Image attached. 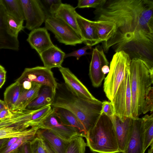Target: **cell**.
I'll return each instance as SVG.
<instances>
[{
    "instance_id": "6da1fadb",
    "label": "cell",
    "mask_w": 153,
    "mask_h": 153,
    "mask_svg": "<svg viewBox=\"0 0 153 153\" xmlns=\"http://www.w3.org/2000/svg\"><path fill=\"white\" fill-rule=\"evenodd\" d=\"M94 13L96 21L115 25L114 33L102 42L104 52L123 51L153 68V0H106Z\"/></svg>"
},
{
    "instance_id": "7a4b0ae2",
    "label": "cell",
    "mask_w": 153,
    "mask_h": 153,
    "mask_svg": "<svg viewBox=\"0 0 153 153\" xmlns=\"http://www.w3.org/2000/svg\"><path fill=\"white\" fill-rule=\"evenodd\" d=\"M102 102L78 97L71 92L65 84L57 83L52 108H62L74 114L83 125L87 134L100 115Z\"/></svg>"
},
{
    "instance_id": "3957f363",
    "label": "cell",
    "mask_w": 153,
    "mask_h": 153,
    "mask_svg": "<svg viewBox=\"0 0 153 153\" xmlns=\"http://www.w3.org/2000/svg\"><path fill=\"white\" fill-rule=\"evenodd\" d=\"M129 72L132 118L136 119L142 113L145 96L153 83V68L149 69L142 60L133 58Z\"/></svg>"
},
{
    "instance_id": "277c9868",
    "label": "cell",
    "mask_w": 153,
    "mask_h": 153,
    "mask_svg": "<svg viewBox=\"0 0 153 153\" xmlns=\"http://www.w3.org/2000/svg\"><path fill=\"white\" fill-rule=\"evenodd\" d=\"M85 137L86 146L94 153L120 152L113 123L105 114H100Z\"/></svg>"
},
{
    "instance_id": "5b68a950",
    "label": "cell",
    "mask_w": 153,
    "mask_h": 153,
    "mask_svg": "<svg viewBox=\"0 0 153 153\" xmlns=\"http://www.w3.org/2000/svg\"><path fill=\"white\" fill-rule=\"evenodd\" d=\"M131 59L127 53L122 51L116 52L110 62L109 71L105 79L103 89L111 102L125 76L130 68Z\"/></svg>"
},
{
    "instance_id": "8992f818",
    "label": "cell",
    "mask_w": 153,
    "mask_h": 153,
    "mask_svg": "<svg viewBox=\"0 0 153 153\" xmlns=\"http://www.w3.org/2000/svg\"><path fill=\"white\" fill-rule=\"evenodd\" d=\"M111 102L114 107L115 115L121 120L124 121L128 118H132L129 69L126 72L123 80Z\"/></svg>"
},
{
    "instance_id": "52a82bcc",
    "label": "cell",
    "mask_w": 153,
    "mask_h": 153,
    "mask_svg": "<svg viewBox=\"0 0 153 153\" xmlns=\"http://www.w3.org/2000/svg\"><path fill=\"white\" fill-rule=\"evenodd\" d=\"M45 23V28L54 35L59 42L73 46L83 43L81 36L74 29L54 16H48Z\"/></svg>"
},
{
    "instance_id": "ba28073f",
    "label": "cell",
    "mask_w": 153,
    "mask_h": 153,
    "mask_svg": "<svg viewBox=\"0 0 153 153\" xmlns=\"http://www.w3.org/2000/svg\"><path fill=\"white\" fill-rule=\"evenodd\" d=\"M19 0L26 21L25 27L31 31L39 27L48 16L41 0Z\"/></svg>"
},
{
    "instance_id": "9c48e42d",
    "label": "cell",
    "mask_w": 153,
    "mask_h": 153,
    "mask_svg": "<svg viewBox=\"0 0 153 153\" xmlns=\"http://www.w3.org/2000/svg\"><path fill=\"white\" fill-rule=\"evenodd\" d=\"M53 109L51 114L38 125L39 128L48 129L68 142L78 136L82 137L77 129L63 122Z\"/></svg>"
},
{
    "instance_id": "30bf717a",
    "label": "cell",
    "mask_w": 153,
    "mask_h": 153,
    "mask_svg": "<svg viewBox=\"0 0 153 153\" xmlns=\"http://www.w3.org/2000/svg\"><path fill=\"white\" fill-rule=\"evenodd\" d=\"M25 81L48 87L54 91H56L57 85L51 69L44 66L25 68L16 80L20 84Z\"/></svg>"
},
{
    "instance_id": "8fae6325",
    "label": "cell",
    "mask_w": 153,
    "mask_h": 153,
    "mask_svg": "<svg viewBox=\"0 0 153 153\" xmlns=\"http://www.w3.org/2000/svg\"><path fill=\"white\" fill-rule=\"evenodd\" d=\"M91 55L89 75L93 85L98 87L101 85L105 77L102 68L105 65H108L109 62L102 48L100 45L93 49Z\"/></svg>"
},
{
    "instance_id": "7c38bea8",
    "label": "cell",
    "mask_w": 153,
    "mask_h": 153,
    "mask_svg": "<svg viewBox=\"0 0 153 153\" xmlns=\"http://www.w3.org/2000/svg\"><path fill=\"white\" fill-rule=\"evenodd\" d=\"M144 122L142 118L133 119L131 130L123 153H144Z\"/></svg>"
},
{
    "instance_id": "4fadbf2b",
    "label": "cell",
    "mask_w": 153,
    "mask_h": 153,
    "mask_svg": "<svg viewBox=\"0 0 153 153\" xmlns=\"http://www.w3.org/2000/svg\"><path fill=\"white\" fill-rule=\"evenodd\" d=\"M58 68L64 79V84L71 92L83 98L93 100H98L68 68L62 66Z\"/></svg>"
},
{
    "instance_id": "5bb4252c",
    "label": "cell",
    "mask_w": 153,
    "mask_h": 153,
    "mask_svg": "<svg viewBox=\"0 0 153 153\" xmlns=\"http://www.w3.org/2000/svg\"><path fill=\"white\" fill-rule=\"evenodd\" d=\"M19 48L18 38L14 36L8 27L7 13L0 0V49L17 51Z\"/></svg>"
},
{
    "instance_id": "9a60e30c",
    "label": "cell",
    "mask_w": 153,
    "mask_h": 153,
    "mask_svg": "<svg viewBox=\"0 0 153 153\" xmlns=\"http://www.w3.org/2000/svg\"><path fill=\"white\" fill-rule=\"evenodd\" d=\"M110 118L114 127L120 152L123 153L130 137L133 119L128 118L122 121L115 115Z\"/></svg>"
},
{
    "instance_id": "2e32d148",
    "label": "cell",
    "mask_w": 153,
    "mask_h": 153,
    "mask_svg": "<svg viewBox=\"0 0 153 153\" xmlns=\"http://www.w3.org/2000/svg\"><path fill=\"white\" fill-rule=\"evenodd\" d=\"M27 41L39 54L54 45L45 27H39L31 30Z\"/></svg>"
},
{
    "instance_id": "e0dca14e",
    "label": "cell",
    "mask_w": 153,
    "mask_h": 153,
    "mask_svg": "<svg viewBox=\"0 0 153 153\" xmlns=\"http://www.w3.org/2000/svg\"><path fill=\"white\" fill-rule=\"evenodd\" d=\"M76 17L83 42L91 47L101 42L96 34L94 21L84 17L77 12Z\"/></svg>"
},
{
    "instance_id": "ac0fdd59",
    "label": "cell",
    "mask_w": 153,
    "mask_h": 153,
    "mask_svg": "<svg viewBox=\"0 0 153 153\" xmlns=\"http://www.w3.org/2000/svg\"><path fill=\"white\" fill-rule=\"evenodd\" d=\"M38 126L31 127L29 123L17 124L0 128V139L36 135Z\"/></svg>"
},
{
    "instance_id": "d6986e66",
    "label": "cell",
    "mask_w": 153,
    "mask_h": 153,
    "mask_svg": "<svg viewBox=\"0 0 153 153\" xmlns=\"http://www.w3.org/2000/svg\"><path fill=\"white\" fill-rule=\"evenodd\" d=\"M44 67L51 69L62 66L65 54L56 46L54 45L39 54Z\"/></svg>"
},
{
    "instance_id": "ffe728a7",
    "label": "cell",
    "mask_w": 153,
    "mask_h": 153,
    "mask_svg": "<svg viewBox=\"0 0 153 153\" xmlns=\"http://www.w3.org/2000/svg\"><path fill=\"white\" fill-rule=\"evenodd\" d=\"M36 136L45 140L55 153H65L69 142L48 129L39 128Z\"/></svg>"
},
{
    "instance_id": "44dd1931",
    "label": "cell",
    "mask_w": 153,
    "mask_h": 153,
    "mask_svg": "<svg viewBox=\"0 0 153 153\" xmlns=\"http://www.w3.org/2000/svg\"><path fill=\"white\" fill-rule=\"evenodd\" d=\"M75 9L76 8L70 4L62 3L54 16L70 26L81 36L76 19V12Z\"/></svg>"
},
{
    "instance_id": "7402d4cb",
    "label": "cell",
    "mask_w": 153,
    "mask_h": 153,
    "mask_svg": "<svg viewBox=\"0 0 153 153\" xmlns=\"http://www.w3.org/2000/svg\"><path fill=\"white\" fill-rule=\"evenodd\" d=\"M56 91L48 87L42 86L38 97L27 106L25 109L33 111L51 105L55 99Z\"/></svg>"
},
{
    "instance_id": "603a6c76",
    "label": "cell",
    "mask_w": 153,
    "mask_h": 153,
    "mask_svg": "<svg viewBox=\"0 0 153 153\" xmlns=\"http://www.w3.org/2000/svg\"><path fill=\"white\" fill-rule=\"evenodd\" d=\"M32 86L29 89H24L12 111H23L38 96L42 85L38 84L31 82Z\"/></svg>"
},
{
    "instance_id": "cb8c5ba5",
    "label": "cell",
    "mask_w": 153,
    "mask_h": 153,
    "mask_svg": "<svg viewBox=\"0 0 153 153\" xmlns=\"http://www.w3.org/2000/svg\"><path fill=\"white\" fill-rule=\"evenodd\" d=\"M55 112L61 119L67 125L77 129L85 137L86 132L80 121L77 117L69 110L62 108H53Z\"/></svg>"
},
{
    "instance_id": "d4e9b609",
    "label": "cell",
    "mask_w": 153,
    "mask_h": 153,
    "mask_svg": "<svg viewBox=\"0 0 153 153\" xmlns=\"http://www.w3.org/2000/svg\"><path fill=\"white\" fill-rule=\"evenodd\" d=\"M35 110L25 109L23 111H13L10 117L0 121V128L17 124L30 123L31 115Z\"/></svg>"
},
{
    "instance_id": "484cf974",
    "label": "cell",
    "mask_w": 153,
    "mask_h": 153,
    "mask_svg": "<svg viewBox=\"0 0 153 153\" xmlns=\"http://www.w3.org/2000/svg\"><path fill=\"white\" fill-rule=\"evenodd\" d=\"M24 89L22 85L16 81L6 88L4 93V101L10 110L12 111Z\"/></svg>"
},
{
    "instance_id": "4316f807",
    "label": "cell",
    "mask_w": 153,
    "mask_h": 153,
    "mask_svg": "<svg viewBox=\"0 0 153 153\" xmlns=\"http://www.w3.org/2000/svg\"><path fill=\"white\" fill-rule=\"evenodd\" d=\"M96 33L99 40L102 42L105 41L114 33L115 25L113 22L106 21H94Z\"/></svg>"
},
{
    "instance_id": "83f0119b",
    "label": "cell",
    "mask_w": 153,
    "mask_h": 153,
    "mask_svg": "<svg viewBox=\"0 0 153 153\" xmlns=\"http://www.w3.org/2000/svg\"><path fill=\"white\" fill-rule=\"evenodd\" d=\"M6 13L16 19L24 21V18L19 0H1Z\"/></svg>"
},
{
    "instance_id": "f1b7e54d",
    "label": "cell",
    "mask_w": 153,
    "mask_h": 153,
    "mask_svg": "<svg viewBox=\"0 0 153 153\" xmlns=\"http://www.w3.org/2000/svg\"><path fill=\"white\" fill-rule=\"evenodd\" d=\"M144 122V150L145 151L153 142V114H146L142 118Z\"/></svg>"
},
{
    "instance_id": "f546056e",
    "label": "cell",
    "mask_w": 153,
    "mask_h": 153,
    "mask_svg": "<svg viewBox=\"0 0 153 153\" xmlns=\"http://www.w3.org/2000/svg\"><path fill=\"white\" fill-rule=\"evenodd\" d=\"M53 110L51 105H49L35 110L31 117V127L38 126L51 114Z\"/></svg>"
},
{
    "instance_id": "4dcf8cb0",
    "label": "cell",
    "mask_w": 153,
    "mask_h": 153,
    "mask_svg": "<svg viewBox=\"0 0 153 153\" xmlns=\"http://www.w3.org/2000/svg\"><path fill=\"white\" fill-rule=\"evenodd\" d=\"M86 146L83 137L78 136L69 142L65 153H85Z\"/></svg>"
},
{
    "instance_id": "1f68e13d",
    "label": "cell",
    "mask_w": 153,
    "mask_h": 153,
    "mask_svg": "<svg viewBox=\"0 0 153 153\" xmlns=\"http://www.w3.org/2000/svg\"><path fill=\"white\" fill-rule=\"evenodd\" d=\"M33 153H55L48 144L36 136L31 140Z\"/></svg>"
},
{
    "instance_id": "d6a6232c",
    "label": "cell",
    "mask_w": 153,
    "mask_h": 153,
    "mask_svg": "<svg viewBox=\"0 0 153 153\" xmlns=\"http://www.w3.org/2000/svg\"><path fill=\"white\" fill-rule=\"evenodd\" d=\"M23 22L7 13V25L10 31L14 36L18 38L19 33L24 29Z\"/></svg>"
},
{
    "instance_id": "836d02e7",
    "label": "cell",
    "mask_w": 153,
    "mask_h": 153,
    "mask_svg": "<svg viewBox=\"0 0 153 153\" xmlns=\"http://www.w3.org/2000/svg\"><path fill=\"white\" fill-rule=\"evenodd\" d=\"M41 1L48 16H54L56 11L62 3L60 0H43Z\"/></svg>"
},
{
    "instance_id": "e575fe53",
    "label": "cell",
    "mask_w": 153,
    "mask_h": 153,
    "mask_svg": "<svg viewBox=\"0 0 153 153\" xmlns=\"http://www.w3.org/2000/svg\"><path fill=\"white\" fill-rule=\"evenodd\" d=\"M36 137V135H30L20 137L9 148L1 153H18V149L22 143L32 140Z\"/></svg>"
},
{
    "instance_id": "d590c367",
    "label": "cell",
    "mask_w": 153,
    "mask_h": 153,
    "mask_svg": "<svg viewBox=\"0 0 153 153\" xmlns=\"http://www.w3.org/2000/svg\"><path fill=\"white\" fill-rule=\"evenodd\" d=\"M106 0H79L76 7L78 8H93L96 9L103 5Z\"/></svg>"
},
{
    "instance_id": "8d00e7d4",
    "label": "cell",
    "mask_w": 153,
    "mask_h": 153,
    "mask_svg": "<svg viewBox=\"0 0 153 153\" xmlns=\"http://www.w3.org/2000/svg\"><path fill=\"white\" fill-rule=\"evenodd\" d=\"M153 111V88L151 86L149 88L145 96L142 113L145 114Z\"/></svg>"
},
{
    "instance_id": "74e56055",
    "label": "cell",
    "mask_w": 153,
    "mask_h": 153,
    "mask_svg": "<svg viewBox=\"0 0 153 153\" xmlns=\"http://www.w3.org/2000/svg\"><path fill=\"white\" fill-rule=\"evenodd\" d=\"M106 115L109 118L115 115L114 107L111 102L106 100L102 102L101 110L100 114Z\"/></svg>"
},
{
    "instance_id": "f35d334b",
    "label": "cell",
    "mask_w": 153,
    "mask_h": 153,
    "mask_svg": "<svg viewBox=\"0 0 153 153\" xmlns=\"http://www.w3.org/2000/svg\"><path fill=\"white\" fill-rule=\"evenodd\" d=\"M91 48V46L86 45L82 48L74 51L70 53L65 54V58L70 56H74L76 57L77 60H78L82 56L90 54V53L87 52L86 51L88 49H90Z\"/></svg>"
},
{
    "instance_id": "ab89813d",
    "label": "cell",
    "mask_w": 153,
    "mask_h": 153,
    "mask_svg": "<svg viewBox=\"0 0 153 153\" xmlns=\"http://www.w3.org/2000/svg\"><path fill=\"white\" fill-rule=\"evenodd\" d=\"M18 153H33L31 140H28L22 143L18 148Z\"/></svg>"
},
{
    "instance_id": "60d3db41",
    "label": "cell",
    "mask_w": 153,
    "mask_h": 153,
    "mask_svg": "<svg viewBox=\"0 0 153 153\" xmlns=\"http://www.w3.org/2000/svg\"><path fill=\"white\" fill-rule=\"evenodd\" d=\"M13 113V111L6 106L0 111V121L11 117Z\"/></svg>"
},
{
    "instance_id": "b9f144b4",
    "label": "cell",
    "mask_w": 153,
    "mask_h": 153,
    "mask_svg": "<svg viewBox=\"0 0 153 153\" xmlns=\"http://www.w3.org/2000/svg\"><path fill=\"white\" fill-rule=\"evenodd\" d=\"M19 137H14L10 138L0 149V153H1L7 149L13 144Z\"/></svg>"
},
{
    "instance_id": "7bdbcfd3",
    "label": "cell",
    "mask_w": 153,
    "mask_h": 153,
    "mask_svg": "<svg viewBox=\"0 0 153 153\" xmlns=\"http://www.w3.org/2000/svg\"><path fill=\"white\" fill-rule=\"evenodd\" d=\"M109 71V68L108 65H105L103 66L102 68V73L105 75L108 73Z\"/></svg>"
},
{
    "instance_id": "ee69618b",
    "label": "cell",
    "mask_w": 153,
    "mask_h": 153,
    "mask_svg": "<svg viewBox=\"0 0 153 153\" xmlns=\"http://www.w3.org/2000/svg\"><path fill=\"white\" fill-rule=\"evenodd\" d=\"M6 73L5 69L0 70V79L5 78Z\"/></svg>"
},
{
    "instance_id": "f6af8a7d",
    "label": "cell",
    "mask_w": 153,
    "mask_h": 153,
    "mask_svg": "<svg viewBox=\"0 0 153 153\" xmlns=\"http://www.w3.org/2000/svg\"><path fill=\"white\" fill-rule=\"evenodd\" d=\"M10 138H5L0 139V149L3 145Z\"/></svg>"
},
{
    "instance_id": "bcb514c9",
    "label": "cell",
    "mask_w": 153,
    "mask_h": 153,
    "mask_svg": "<svg viewBox=\"0 0 153 153\" xmlns=\"http://www.w3.org/2000/svg\"><path fill=\"white\" fill-rule=\"evenodd\" d=\"M6 106L4 101L0 100V111Z\"/></svg>"
},
{
    "instance_id": "7dc6e473",
    "label": "cell",
    "mask_w": 153,
    "mask_h": 153,
    "mask_svg": "<svg viewBox=\"0 0 153 153\" xmlns=\"http://www.w3.org/2000/svg\"><path fill=\"white\" fill-rule=\"evenodd\" d=\"M5 81V78L0 79V88L2 86Z\"/></svg>"
},
{
    "instance_id": "c3c4849f",
    "label": "cell",
    "mask_w": 153,
    "mask_h": 153,
    "mask_svg": "<svg viewBox=\"0 0 153 153\" xmlns=\"http://www.w3.org/2000/svg\"><path fill=\"white\" fill-rule=\"evenodd\" d=\"M150 146V148L149 150L148 153H153V142L151 143Z\"/></svg>"
},
{
    "instance_id": "681fc988",
    "label": "cell",
    "mask_w": 153,
    "mask_h": 153,
    "mask_svg": "<svg viewBox=\"0 0 153 153\" xmlns=\"http://www.w3.org/2000/svg\"><path fill=\"white\" fill-rule=\"evenodd\" d=\"M4 69V68L1 65H0V70Z\"/></svg>"
}]
</instances>
